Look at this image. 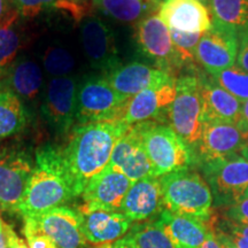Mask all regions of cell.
Returning a JSON list of instances; mask_svg holds the SVG:
<instances>
[{
  "instance_id": "cell-35",
  "label": "cell",
  "mask_w": 248,
  "mask_h": 248,
  "mask_svg": "<svg viewBox=\"0 0 248 248\" xmlns=\"http://www.w3.org/2000/svg\"><path fill=\"white\" fill-rule=\"evenodd\" d=\"M228 219L248 224V194L231 204L228 209Z\"/></svg>"
},
{
  "instance_id": "cell-18",
  "label": "cell",
  "mask_w": 248,
  "mask_h": 248,
  "mask_svg": "<svg viewBox=\"0 0 248 248\" xmlns=\"http://www.w3.org/2000/svg\"><path fill=\"white\" fill-rule=\"evenodd\" d=\"M164 209L160 179L150 176L132 183L119 210L133 223L153 218Z\"/></svg>"
},
{
  "instance_id": "cell-42",
  "label": "cell",
  "mask_w": 248,
  "mask_h": 248,
  "mask_svg": "<svg viewBox=\"0 0 248 248\" xmlns=\"http://www.w3.org/2000/svg\"><path fill=\"white\" fill-rule=\"evenodd\" d=\"M13 9L9 6V0H0V23L11 14Z\"/></svg>"
},
{
  "instance_id": "cell-25",
  "label": "cell",
  "mask_w": 248,
  "mask_h": 248,
  "mask_svg": "<svg viewBox=\"0 0 248 248\" xmlns=\"http://www.w3.org/2000/svg\"><path fill=\"white\" fill-rule=\"evenodd\" d=\"M163 0H93L104 14L122 23L140 22L159 12Z\"/></svg>"
},
{
  "instance_id": "cell-23",
  "label": "cell",
  "mask_w": 248,
  "mask_h": 248,
  "mask_svg": "<svg viewBox=\"0 0 248 248\" xmlns=\"http://www.w3.org/2000/svg\"><path fill=\"white\" fill-rule=\"evenodd\" d=\"M176 248H200L208 238L214 223L193 216L178 215L164 209L157 217Z\"/></svg>"
},
{
  "instance_id": "cell-24",
  "label": "cell",
  "mask_w": 248,
  "mask_h": 248,
  "mask_svg": "<svg viewBox=\"0 0 248 248\" xmlns=\"http://www.w3.org/2000/svg\"><path fill=\"white\" fill-rule=\"evenodd\" d=\"M0 82L11 89L22 102L35 104L43 90V70L36 61L22 57L12 64Z\"/></svg>"
},
{
  "instance_id": "cell-3",
  "label": "cell",
  "mask_w": 248,
  "mask_h": 248,
  "mask_svg": "<svg viewBox=\"0 0 248 248\" xmlns=\"http://www.w3.org/2000/svg\"><path fill=\"white\" fill-rule=\"evenodd\" d=\"M164 208L178 215L193 216L215 223L209 185L198 172L184 168L159 177Z\"/></svg>"
},
{
  "instance_id": "cell-15",
  "label": "cell",
  "mask_w": 248,
  "mask_h": 248,
  "mask_svg": "<svg viewBox=\"0 0 248 248\" xmlns=\"http://www.w3.org/2000/svg\"><path fill=\"white\" fill-rule=\"evenodd\" d=\"M80 228L85 240L95 246L109 245L128 233L132 222L119 210L89 208L82 206Z\"/></svg>"
},
{
  "instance_id": "cell-38",
  "label": "cell",
  "mask_w": 248,
  "mask_h": 248,
  "mask_svg": "<svg viewBox=\"0 0 248 248\" xmlns=\"http://www.w3.org/2000/svg\"><path fill=\"white\" fill-rule=\"evenodd\" d=\"M226 224H228L229 232L231 235L235 237H240L243 239L248 241V224L247 223H239L231 221V219H226Z\"/></svg>"
},
{
  "instance_id": "cell-13",
  "label": "cell",
  "mask_w": 248,
  "mask_h": 248,
  "mask_svg": "<svg viewBox=\"0 0 248 248\" xmlns=\"http://www.w3.org/2000/svg\"><path fill=\"white\" fill-rule=\"evenodd\" d=\"M246 142L247 136L240 131L235 123L209 121L202 124L197 147L203 162H209L241 153Z\"/></svg>"
},
{
  "instance_id": "cell-16",
  "label": "cell",
  "mask_w": 248,
  "mask_h": 248,
  "mask_svg": "<svg viewBox=\"0 0 248 248\" xmlns=\"http://www.w3.org/2000/svg\"><path fill=\"white\" fill-rule=\"evenodd\" d=\"M108 166L122 172L132 183L153 176V169L142 145L138 124L130 126L117 141Z\"/></svg>"
},
{
  "instance_id": "cell-41",
  "label": "cell",
  "mask_w": 248,
  "mask_h": 248,
  "mask_svg": "<svg viewBox=\"0 0 248 248\" xmlns=\"http://www.w3.org/2000/svg\"><path fill=\"white\" fill-rule=\"evenodd\" d=\"M200 248H222L221 244H219V241L216 237L215 226H214V228L212 229V231L209 232L208 238H207V240L204 241V244Z\"/></svg>"
},
{
  "instance_id": "cell-43",
  "label": "cell",
  "mask_w": 248,
  "mask_h": 248,
  "mask_svg": "<svg viewBox=\"0 0 248 248\" xmlns=\"http://www.w3.org/2000/svg\"><path fill=\"white\" fill-rule=\"evenodd\" d=\"M107 248H133V247H131L130 245L126 244L125 241H123L122 238H121V239L116 240L115 243L107 245Z\"/></svg>"
},
{
  "instance_id": "cell-9",
  "label": "cell",
  "mask_w": 248,
  "mask_h": 248,
  "mask_svg": "<svg viewBox=\"0 0 248 248\" xmlns=\"http://www.w3.org/2000/svg\"><path fill=\"white\" fill-rule=\"evenodd\" d=\"M238 54V32L234 28L212 18V27L202 33L195 59L213 75L233 66Z\"/></svg>"
},
{
  "instance_id": "cell-40",
  "label": "cell",
  "mask_w": 248,
  "mask_h": 248,
  "mask_svg": "<svg viewBox=\"0 0 248 248\" xmlns=\"http://www.w3.org/2000/svg\"><path fill=\"white\" fill-rule=\"evenodd\" d=\"M215 232H216L217 239H218L222 248H238L237 245L234 244V241L232 240L230 234L226 233V232H224V231H221V230L217 231L216 229H215Z\"/></svg>"
},
{
  "instance_id": "cell-29",
  "label": "cell",
  "mask_w": 248,
  "mask_h": 248,
  "mask_svg": "<svg viewBox=\"0 0 248 248\" xmlns=\"http://www.w3.org/2000/svg\"><path fill=\"white\" fill-rule=\"evenodd\" d=\"M213 18L228 24L237 32L248 30V0H212Z\"/></svg>"
},
{
  "instance_id": "cell-10",
  "label": "cell",
  "mask_w": 248,
  "mask_h": 248,
  "mask_svg": "<svg viewBox=\"0 0 248 248\" xmlns=\"http://www.w3.org/2000/svg\"><path fill=\"white\" fill-rule=\"evenodd\" d=\"M78 84L73 77L52 78L46 86L42 111L49 125L59 133H67L76 121Z\"/></svg>"
},
{
  "instance_id": "cell-21",
  "label": "cell",
  "mask_w": 248,
  "mask_h": 248,
  "mask_svg": "<svg viewBox=\"0 0 248 248\" xmlns=\"http://www.w3.org/2000/svg\"><path fill=\"white\" fill-rule=\"evenodd\" d=\"M176 97V79L167 84L154 86L130 98L126 104L122 122L129 126L157 119Z\"/></svg>"
},
{
  "instance_id": "cell-49",
  "label": "cell",
  "mask_w": 248,
  "mask_h": 248,
  "mask_svg": "<svg viewBox=\"0 0 248 248\" xmlns=\"http://www.w3.org/2000/svg\"><path fill=\"white\" fill-rule=\"evenodd\" d=\"M2 224H4V221H2V218H1V216H0V226H1Z\"/></svg>"
},
{
  "instance_id": "cell-50",
  "label": "cell",
  "mask_w": 248,
  "mask_h": 248,
  "mask_svg": "<svg viewBox=\"0 0 248 248\" xmlns=\"http://www.w3.org/2000/svg\"><path fill=\"white\" fill-rule=\"evenodd\" d=\"M245 148H248V137H247V142H246V146H245Z\"/></svg>"
},
{
  "instance_id": "cell-14",
  "label": "cell",
  "mask_w": 248,
  "mask_h": 248,
  "mask_svg": "<svg viewBox=\"0 0 248 248\" xmlns=\"http://www.w3.org/2000/svg\"><path fill=\"white\" fill-rule=\"evenodd\" d=\"M58 248H83L86 240L80 228V213L66 206L29 216Z\"/></svg>"
},
{
  "instance_id": "cell-6",
  "label": "cell",
  "mask_w": 248,
  "mask_h": 248,
  "mask_svg": "<svg viewBox=\"0 0 248 248\" xmlns=\"http://www.w3.org/2000/svg\"><path fill=\"white\" fill-rule=\"evenodd\" d=\"M169 125L192 148L197 146L202 131V102L199 77L184 74L176 79V97L166 110Z\"/></svg>"
},
{
  "instance_id": "cell-22",
  "label": "cell",
  "mask_w": 248,
  "mask_h": 248,
  "mask_svg": "<svg viewBox=\"0 0 248 248\" xmlns=\"http://www.w3.org/2000/svg\"><path fill=\"white\" fill-rule=\"evenodd\" d=\"M198 77L202 102L203 122L221 121L237 124L243 102L217 84L208 73L207 75L199 73Z\"/></svg>"
},
{
  "instance_id": "cell-19",
  "label": "cell",
  "mask_w": 248,
  "mask_h": 248,
  "mask_svg": "<svg viewBox=\"0 0 248 248\" xmlns=\"http://www.w3.org/2000/svg\"><path fill=\"white\" fill-rule=\"evenodd\" d=\"M131 185L132 182L125 175L107 166L85 186L82 193L83 206L119 210L124 195Z\"/></svg>"
},
{
  "instance_id": "cell-30",
  "label": "cell",
  "mask_w": 248,
  "mask_h": 248,
  "mask_svg": "<svg viewBox=\"0 0 248 248\" xmlns=\"http://www.w3.org/2000/svg\"><path fill=\"white\" fill-rule=\"evenodd\" d=\"M210 76L217 84L240 102H245L248 99V73L235 63Z\"/></svg>"
},
{
  "instance_id": "cell-36",
  "label": "cell",
  "mask_w": 248,
  "mask_h": 248,
  "mask_svg": "<svg viewBox=\"0 0 248 248\" xmlns=\"http://www.w3.org/2000/svg\"><path fill=\"white\" fill-rule=\"evenodd\" d=\"M235 64L248 73V30L238 32V54Z\"/></svg>"
},
{
  "instance_id": "cell-2",
  "label": "cell",
  "mask_w": 248,
  "mask_h": 248,
  "mask_svg": "<svg viewBox=\"0 0 248 248\" xmlns=\"http://www.w3.org/2000/svg\"><path fill=\"white\" fill-rule=\"evenodd\" d=\"M75 191L62 151L46 145L37 151L36 166L17 212L32 216L62 206Z\"/></svg>"
},
{
  "instance_id": "cell-48",
  "label": "cell",
  "mask_w": 248,
  "mask_h": 248,
  "mask_svg": "<svg viewBox=\"0 0 248 248\" xmlns=\"http://www.w3.org/2000/svg\"><path fill=\"white\" fill-rule=\"evenodd\" d=\"M93 248H107V245H101V246H95Z\"/></svg>"
},
{
  "instance_id": "cell-26",
  "label": "cell",
  "mask_w": 248,
  "mask_h": 248,
  "mask_svg": "<svg viewBox=\"0 0 248 248\" xmlns=\"http://www.w3.org/2000/svg\"><path fill=\"white\" fill-rule=\"evenodd\" d=\"M27 122L28 113L22 100L0 82V140L20 133Z\"/></svg>"
},
{
  "instance_id": "cell-12",
  "label": "cell",
  "mask_w": 248,
  "mask_h": 248,
  "mask_svg": "<svg viewBox=\"0 0 248 248\" xmlns=\"http://www.w3.org/2000/svg\"><path fill=\"white\" fill-rule=\"evenodd\" d=\"M204 173L223 200L233 203L248 194V160L243 155L204 162Z\"/></svg>"
},
{
  "instance_id": "cell-39",
  "label": "cell",
  "mask_w": 248,
  "mask_h": 248,
  "mask_svg": "<svg viewBox=\"0 0 248 248\" xmlns=\"http://www.w3.org/2000/svg\"><path fill=\"white\" fill-rule=\"evenodd\" d=\"M235 125L239 128V130L244 135H246L248 137V99L241 105L240 116Z\"/></svg>"
},
{
  "instance_id": "cell-37",
  "label": "cell",
  "mask_w": 248,
  "mask_h": 248,
  "mask_svg": "<svg viewBox=\"0 0 248 248\" xmlns=\"http://www.w3.org/2000/svg\"><path fill=\"white\" fill-rule=\"evenodd\" d=\"M4 230L7 248H29V246L24 243V240L18 237L16 232L13 230V228H12L11 225H8L7 223L4 224Z\"/></svg>"
},
{
  "instance_id": "cell-27",
  "label": "cell",
  "mask_w": 248,
  "mask_h": 248,
  "mask_svg": "<svg viewBox=\"0 0 248 248\" xmlns=\"http://www.w3.org/2000/svg\"><path fill=\"white\" fill-rule=\"evenodd\" d=\"M122 239L133 248H176L159 218L132 225Z\"/></svg>"
},
{
  "instance_id": "cell-44",
  "label": "cell",
  "mask_w": 248,
  "mask_h": 248,
  "mask_svg": "<svg viewBox=\"0 0 248 248\" xmlns=\"http://www.w3.org/2000/svg\"><path fill=\"white\" fill-rule=\"evenodd\" d=\"M231 238H232V240L234 241V244L237 245L238 248H248V241L247 240H245L240 237H235V235H231Z\"/></svg>"
},
{
  "instance_id": "cell-33",
  "label": "cell",
  "mask_w": 248,
  "mask_h": 248,
  "mask_svg": "<svg viewBox=\"0 0 248 248\" xmlns=\"http://www.w3.org/2000/svg\"><path fill=\"white\" fill-rule=\"evenodd\" d=\"M15 11L24 17H33L49 9L59 7L73 8V1L69 0H12Z\"/></svg>"
},
{
  "instance_id": "cell-20",
  "label": "cell",
  "mask_w": 248,
  "mask_h": 248,
  "mask_svg": "<svg viewBox=\"0 0 248 248\" xmlns=\"http://www.w3.org/2000/svg\"><path fill=\"white\" fill-rule=\"evenodd\" d=\"M159 16L169 29L186 33H203L212 27L209 9L198 0H163Z\"/></svg>"
},
{
  "instance_id": "cell-47",
  "label": "cell",
  "mask_w": 248,
  "mask_h": 248,
  "mask_svg": "<svg viewBox=\"0 0 248 248\" xmlns=\"http://www.w3.org/2000/svg\"><path fill=\"white\" fill-rule=\"evenodd\" d=\"M241 155L248 160V148H244V150L241 151Z\"/></svg>"
},
{
  "instance_id": "cell-1",
  "label": "cell",
  "mask_w": 248,
  "mask_h": 248,
  "mask_svg": "<svg viewBox=\"0 0 248 248\" xmlns=\"http://www.w3.org/2000/svg\"><path fill=\"white\" fill-rule=\"evenodd\" d=\"M130 129L122 121L90 123L74 128L67 147L62 151L76 197L109 163L117 141Z\"/></svg>"
},
{
  "instance_id": "cell-31",
  "label": "cell",
  "mask_w": 248,
  "mask_h": 248,
  "mask_svg": "<svg viewBox=\"0 0 248 248\" xmlns=\"http://www.w3.org/2000/svg\"><path fill=\"white\" fill-rule=\"evenodd\" d=\"M43 66L52 78L67 77L73 73L76 60L69 49L62 46H51L46 49L43 58Z\"/></svg>"
},
{
  "instance_id": "cell-34",
  "label": "cell",
  "mask_w": 248,
  "mask_h": 248,
  "mask_svg": "<svg viewBox=\"0 0 248 248\" xmlns=\"http://www.w3.org/2000/svg\"><path fill=\"white\" fill-rule=\"evenodd\" d=\"M23 233L26 235L29 248H58L54 241L40 230L31 217L23 216Z\"/></svg>"
},
{
  "instance_id": "cell-8",
  "label": "cell",
  "mask_w": 248,
  "mask_h": 248,
  "mask_svg": "<svg viewBox=\"0 0 248 248\" xmlns=\"http://www.w3.org/2000/svg\"><path fill=\"white\" fill-rule=\"evenodd\" d=\"M33 169L26 152L0 146V209L17 212Z\"/></svg>"
},
{
  "instance_id": "cell-5",
  "label": "cell",
  "mask_w": 248,
  "mask_h": 248,
  "mask_svg": "<svg viewBox=\"0 0 248 248\" xmlns=\"http://www.w3.org/2000/svg\"><path fill=\"white\" fill-rule=\"evenodd\" d=\"M128 100L111 88L105 76H90L78 85L77 125L122 121Z\"/></svg>"
},
{
  "instance_id": "cell-45",
  "label": "cell",
  "mask_w": 248,
  "mask_h": 248,
  "mask_svg": "<svg viewBox=\"0 0 248 248\" xmlns=\"http://www.w3.org/2000/svg\"><path fill=\"white\" fill-rule=\"evenodd\" d=\"M5 224V222H4ZM4 224L0 226V248H7V244H6V235L4 230Z\"/></svg>"
},
{
  "instance_id": "cell-28",
  "label": "cell",
  "mask_w": 248,
  "mask_h": 248,
  "mask_svg": "<svg viewBox=\"0 0 248 248\" xmlns=\"http://www.w3.org/2000/svg\"><path fill=\"white\" fill-rule=\"evenodd\" d=\"M17 22L18 13L13 9L0 23V80L17 59L21 46V32Z\"/></svg>"
},
{
  "instance_id": "cell-7",
  "label": "cell",
  "mask_w": 248,
  "mask_h": 248,
  "mask_svg": "<svg viewBox=\"0 0 248 248\" xmlns=\"http://www.w3.org/2000/svg\"><path fill=\"white\" fill-rule=\"evenodd\" d=\"M136 38L141 52L154 61L159 69L175 77L184 63L173 46L170 30L159 14L154 13L137 23Z\"/></svg>"
},
{
  "instance_id": "cell-46",
  "label": "cell",
  "mask_w": 248,
  "mask_h": 248,
  "mask_svg": "<svg viewBox=\"0 0 248 248\" xmlns=\"http://www.w3.org/2000/svg\"><path fill=\"white\" fill-rule=\"evenodd\" d=\"M198 1H200L201 4H202L204 7L207 8H210V4H212V0H198Z\"/></svg>"
},
{
  "instance_id": "cell-4",
  "label": "cell",
  "mask_w": 248,
  "mask_h": 248,
  "mask_svg": "<svg viewBox=\"0 0 248 248\" xmlns=\"http://www.w3.org/2000/svg\"><path fill=\"white\" fill-rule=\"evenodd\" d=\"M138 126L154 177L187 168L192 161L191 148L171 126L155 121L138 123Z\"/></svg>"
},
{
  "instance_id": "cell-32",
  "label": "cell",
  "mask_w": 248,
  "mask_h": 248,
  "mask_svg": "<svg viewBox=\"0 0 248 248\" xmlns=\"http://www.w3.org/2000/svg\"><path fill=\"white\" fill-rule=\"evenodd\" d=\"M169 30L173 46H175L184 66L186 63L193 64L194 61L197 60L195 59V49H197L202 33H186L177 30Z\"/></svg>"
},
{
  "instance_id": "cell-11",
  "label": "cell",
  "mask_w": 248,
  "mask_h": 248,
  "mask_svg": "<svg viewBox=\"0 0 248 248\" xmlns=\"http://www.w3.org/2000/svg\"><path fill=\"white\" fill-rule=\"evenodd\" d=\"M79 37L85 57L94 69L108 74L121 66L113 31L100 18L85 17L80 24Z\"/></svg>"
},
{
  "instance_id": "cell-17",
  "label": "cell",
  "mask_w": 248,
  "mask_h": 248,
  "mask_svg": "<svg viewBox=\"0 0 248 248\" xmlns=\"http://www.w3.org/2000/svg\"><path fill=\"white\" fill-rule=\"evenodd\" d=\"M105 77L111 88L128 99L144 90L167 84L176 79L167 71L141 62H131L124 66L121 64L115 70L105 74Z\"/></svg>"
}]
</instances>
